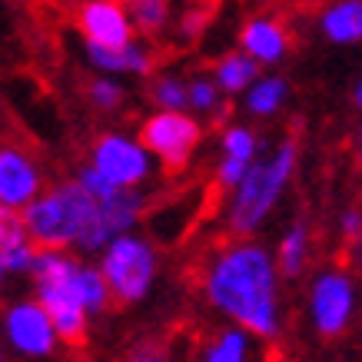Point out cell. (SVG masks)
<instances>
[{
	"instance_id": "25",
	"label": "cell",
	"mask_w": 362,
	"mask_h": 362,
	"mask_svg": "<svg viewBox=\"0 0 362 362\" xmlns=\"http://www.w3.org/2000/svg\"><path fill=\"white\" fill-rule=\"evenodd\" d=\"M87 97L90 103L97 107V110L103 113H113V110H120L123 107V100H127V90H123V83L117 77H97V80H90V87H87Z\"/></svg>"
},
{
	"instance_id": "16",
	"label": "cell",
	"mask_w": 362,
	"mask_h": 362,
	"mask_svg": "<svg viewBox=\"0 0 362 362\" xmlns=\"http://www.w3.org/2000/svg\"><path fill=\"white\" fill-rule=\"evenodd\" d=\"M319 33L336 47L362 40V0H322L319 4Z\"/></svg>"
},
{
	"instance_id": "14",
	"label": "cell",
	"mask_w": 362,
	"mask_h": 362,
	"mask_svg": "<svg viewBox=\"0 0 362 362\" xmlns=\"http://www.w3.org/2000/svg\"><path fill=\"white\" fill-rule=\"evenodd\" d=\"M240 50L256 66H279L293 50V33L283 17L256 13L240 27Z\"/></svg>"
},
{
	"instance_id": "26",
	"label": "cell",
	"mask_w": 362,
	"mask_h": 362,
	"mask_svg": "<svg viewBox=\"0 0 362 362\" xmlns=\"http://www.w3.org/2000/svg\"><path fill=\"white\" fill-rule=\"evenodd\" d=\"M123 362H180V356L163 339H143L123 356Z\"/></svg>"
},
{
	"instance_id": "1",
	"label": "cell",
	"mask_w": 362,
	"mask_h": 362,
	"mask_svg": "<svg viewBox=\"0 0 362 362\" xmlns=\"http://www.w3.org/2000/svg\"><path fill=\"white\" fill-rule=\"evenodd\" d=\"M199 293L226 322L266 342L283 336V276L273 250L252 236L216 243L199 263Z\"/></svg>"
},
{
	"instance_id": "10",
	"label": "cell",
	"mask_w": 362,
	"mask_h": 362,
	"mask_svg": "<svg viewBox=\"0 0 362 362\" xmlns=\"http://www.w3.org/2000/svg\"><path fill=\"white\" fill-rule=\"evenodd\" d=\"M146 209H150V197L143 189H117L110 199L97 203L93 223L87 226V233L77 240L74 250L87 252V256L90 252H100L113 236L136 230V223L146 216Z\"/></svg>"
},
{
	"instance_id": "18",
	"label": "cell",
	"mask_w": 362,
	"mask_h": 362,
	"mask_svg": "<svg viewBox=\"0 0 362 362\" xmlns=\"http://www.w3.org/2000/svg\"><path fill=\"white\" fill-rule=\"evenodd\" d=\"M243 97H246L243 100V107H246L250 117L269 120V117H276V113L289 103V83H286L283 77H276V74H269V77L259 74L250 87L243 90Z\"/></svg>"
},
{
	"instance_id": "28",
	"label": "cell",
	"mask_w": 362,
	"mask_h": 362,
	"mask_svg": "<svg viewBox=\"0 0 362 362\" xmlns=\"http://www.w3.org/2000/svg\"><path fill=\"white\" fill-rule=\"evenodd\" d=\"M74 180H77L80 187L87 189V193H90V197H93V199H97V203H103V199H110L113 193L120 189V187H113L110 180H103V176H100V173H97V170H93V166H90V163H83V166H80V170H77V176H74Z\"/></svg>"
},
{
	"instance_id": "31",
	"label": "cell",
	"mask_w": 362,
	"mask_h": 362,
	"mask_svg": "<svg viewBox=\"0 0 362 362\" xmlns=\"http://www.w3.org/2000/svg\"><path fill=\"white\" fill-rule=\"evenodd\" d=\"M359 230H362V213H359V209H356V206L342 209V216H339L342 240H346V243H356V240H359Z\"/></svg>"
},
{
	"instance_id": "12",
	"label": "cell",
	"mask_w": 362,
	"mask_h": 362,
	"mask_svg": "<svg viewBox=\"0 0 362 362\" xmlns=\"http://www.w3.org/2000/svg\"><path fill=\"white\" fill-rule=\"evenodd\" d=\"M77 30L83 37V47H107V50H117L136 37L120 0H80Z\"/></svg>"
},
{
	"instance_id": "20",
	"label": "cell",
	"mask_w": 362,
	"mask_h": 362,
	"mask_svg": "<svg viewBox=\"0 0 362 362\" xmlns=\"http://www.w3.org/2000/svg\"><path fill=\"white\" fill-rule=\"evenodd\" d=\"M256 77H259V66L252 64L243 50L223 54L220 60L213 64V74H209V80L220 87L223 97H236V93H243Z\"/></svg>"
},
{
	"instance_id": "22",
	"label": "cell",
	"mask_w": 362,
	"mask_h": 362,
	"mask_svg": "<svg viewBox=\"0 0 362 362\" xmlns=\"http://www.w3.org/2000/svg\"><path fill=\"white\" fill-rule=\"evenodd\" d=\"M74 289L80 296V306L87 309V316H100L110 309V289H107V279L100 276V269L93 263H83L80 259L77 276H74Z\"/></svg>"
},
{
	"instance_id": "32",
	"label": "cell",
	"mask_w": 362,
	"mask_h": 362,
	"mask_svg": "<svg viewBox=\"0 0 362 362\" xmlns=\"http://www.w3.org/2000/svg\"><path fill=\"white\" fill-rule=\"evenodd\" d=\"M286 4H293V7H299V11H306V7H319L322 0H286Z\"/></svg>"
},
{
	"instance_id": "19",
	"label": "cell",
	"mask_w": 362,
	"mask_h": 362,
	"mask_svg": "<svg viewBox=\"0 0 362 362\" xmlns=\"http://www.w3.org/2000/svg\"><path fill=\"white\" fill-rule=\"evenodd\" d=\"M127 17H130L133 33L143 40L163 37L173 27V0H120Z\"/></svg>"
},
{
	"instance_id": "4",
	"label": "cell",
	"mask_w": 362,
	"mask_h": 362,
	"mask_svg": "<svg viewBox=\"0 0 362 362\" xmlns=\"http://www.w3.org/2000/svg\"><path fill=\"white\" fill-rule=\"evenodd\" d=\"M80 259L70 250H37L30 266L33 286H37V303L44 306L57 329V339L66 346H83L90 336V316L80 306V296L74 289Z\"/></svg>"
},
{
	"instance_id": "23",
	"label": "cell",
	"mask_w": 362,
	"mask_h": 362,
	"mask_svg": "<svg viewBox=\"0 0 362 362\" xmlns=\"http://www.w3.org/2000/svg\"><path fill=\"white\" fill-rule=\"evenodd\" d=\"M259 136L252 127L246 123H226L223 127V136H220V150L226 160H236V163H246L250 166L256 156H259Z\"/></svg>"
},
{
	"instance_id": "2",
	"label": "cell",
	"mask_w": 362,
	"mask_h": 362,
	"mask_svg": "<svg viewBox=\"0 0 362 362\" xmlns=\"http://www.w3.org/2000/svg\"><path fill=\"white\" fill-rule=\"evenodd\" d=\"M299 166V143L293 136L279 140L266 156H256L240 183L230 189L223 223L230 236H256L279 206Z\"/></svg>"
},
{
	"instance_id": "29",
	"label": "cell",
	"mask_w": 362,
	"mask_h": 362,
	"mask_svg": "<svg viewBox=\"0 0 362 362\" xmlns=\"http://www.w3.org/2000/svg\"><path fill=\"white\" fill-rule=\"evenodd\" d=\"M17 240H27L21 213H17V209L0 206V250H4V246H11V243H17Z\"/></svg>"
},
{
	"instance_id": "30",
	"label": "cell",
	"mask_w": 362,
	"mask_h": 362,
	"mask_svg": "<svg viewBox=\"0 0 362 362\" xmlns=\"http://www.w3.org/2000/svg\"><path fill=\"white\" fill-rule=\"evenodd\" d=\"M209 23V11H203V7H193V11H187L183 17H180V23H176V33L183 37V40H197L199 33L206 30Z\"/></svg>"
},
{
	"instance_id": "35",
	"label": "cell",
	"mask_w": 362,
	"mask_h": 362,
	"mask_svg": "<svg viewBox=\"0 0 362 362\" xmlns=\"http://www.w3.org/2000/svg\"><path fill=\"white\" fill-rule=\"evenodd\" d=\"M0 362H7V356H4V342H0Z\"/></svg>"
},
{
	"instance_id": "24",
	"label": "cell",
	"mask_w": 362,
	"mask_h": 362,
	"mask_svg": "<svg viewBox=\"0 0 362 362\" xmlns=\"http://www.w3.org/2000/svg\"><path fill=\"white\" fill-rule=\"evenodd\" d=\"M150 97H153L156 110H187V80L173 74V70H163L153 80Z\"/></svg>"
},
{
	"instance_id": "27",
	"label": "cell",
	"mask_w": 362,
	"mask_h": 362,
	"mask_svg": "<svg viewBox=\"0 0 362 362\" xmlns=\"http://www.w3.org/2000/svg\"><path fill=\"white\" fill-rule=\"evenodd\" d=\"M33 256H37V246L30 240H17L11 246L0 250V263H4V273H30Z\"/></svg>"
},
{
	"instance_id": "8",
	"label": "cell",
	"mask_w": 362,
	"mask_h": 362,
	"mask_svg": "<svg viewBox=\"0 0 362 362\" xmlns=\"http://www.w3.org/2000/svg\"><path fill=\"white\" fill-rule=\"evenodd\" d=\"M87 163L120 189H143L153 176V156L146 153V146L120 130L100 133L90 146Z\"/></svg>"
},
{
	"instance_id": "7",
	"label": "cell",
	"mask_w": 362,
	"mask_h": 362,
	"mask_svg": "<svg viewBox=\"0 0 362 362\" xmlns=\"http://www.w3.org/2000/svg\"><path fill=\"white\" fill-rule=\"evenodd\" d=\"M309 322L322 339H342L356 319V279L346 266H322L309 283Z\"/></svg>"
},
{
	"instance_id": "9",
	"label": "cell",
	"mask_w": 362,
	"mask_h": 362,
	"mask_svg": "<svg viewBox=\"0 0 362 362\" xmlns=\"http://www.w3.org/2000/svg\"><path fill=\"white\" fill-rule=\"evenodd\" d=\"M0 342H7V349H13L23 359H47L60 346L54 322H50V316L37 299H17V303L4 309Z\"/></svg>"
},
{
	"instance_id": "36",
	"label": "cell",
	"mask_w": 362,
	"mask_h": 362,
	"mask_svg": "<svg viewBox=\"0 0 362 362\" xmlns=\"http://www.w3.org/2000/svg\"><path fill=\"white\" fill-rule=\"evenodd\" d=\"M4 276H7V273H4V263H0V286H4Z\"/></svg>"
},
{
	"instance_id": "33",
	"label": "cell",
	"mask_w": 362,
	"mask_h": 362,
	"mask_svg": "<svg viewBox=\"0 0 362 362\" xmlns=\"http://www.w3.org/2000/svg\"><path fill=\"white\" fill-rule=\"evenodd\" d=\"M352 100H356V107H359V100H362V83H356V90H352Z\"/></svg>"
},
{
	"instance_id": "3",
	"label": "cell",
	"mask_w": 362,
	"mask_h": 362,
	"mask_svg": "<svg viewBox=\"0 0 362 362\" xmlns=\"http://www.w3.org/2000/svg\"><path fill=\"white\" fill-rule=\"evenodd\" d=\"M97 213V199L77 180L44 187L21 209L23 233L37 250H74Z\"/></svg>"
},
{
	"instance_id": "34",
	"label": "cell",
	"mask_w": 362,
	"mask_h": 362,
	"mask_svg": "<svg viewBox=\"0 0 362 362\" xmlns=\"http://www.w3.org/2000/svg\"><path fill=\"white\" fill-rule=\"evenodd\" d=\"M54 4H60V7H77L80 0H54Z\"/></svg>"
},
{
	"instance_id": "6",
	"label": "cell",
	"mask_w": 362,
	"mask_h": 362,
	"mask_svg": "<svg viewBox=\"0 0 362 362\" xmlns=\"http://www.w3.org/2000/svg\"><path fill=\"white\" fill-rule=\"evenodd\" d=\"M203 120L187 110H156L140 123L136 140L146 146V153L153 156L170 173H180L193 163L199 143H203Z\"/></svg>"
},
{
	"instance_id": "5",
	"label": "cell",
	"mask_w": 362,
	"mask_h": 362,
	"mask_svg": "<svg viewBox=\"0 0 362 362\" xmlns=\"http://www.w3.org/2000/svg\"><path fill=\"white\" fill-rule=\"evenodd\" d=\"M97 269L107 279L113 303L133 306L150 296L156 273H160V252H156L153 240H146L143 233H120L100 250Z\"/></svg>"
},
{
	"instance_id": "15",
	"label": "cell",
	"mask_w": 362,
	"mask_h": 362,
	"mask_svg": "<svg viewBox=\"0 0 362 362\" xmlns=\"http://www.w3.org/2000/svg\"><path fill=\"white\" fill-rule=\"evenodd\" d=\"M87 60L93 70L107 74V77H117V74H127V77H150L156 70V50H153V44L143 40V37H133L130 44L117 47V50L87 47Z\"/></svg>"
},
{
	"instance_id": "11",
	"label": "cell",
	"mask_w": 362,
	"mask_h": 362,
	"mask_svg": "<svg viewBox=\"0 0 362 362\" xmlns=\"http://www.w3.org/2000/svg\"><path fill=\"white\" fill-rule=\"evenodd\" d=\"M189 362H276L273 342L252 336L243 326H216L193 346Z\"/></svg>"
},
{
	"instance_id": "17",
	"label": "cell",
	"mask_w": 362,
	"mask_h": 362,
	"mask_svg": "<svg viewBox=\"0 0 362 362\" xmlns=\"http://www.w3.org/2000/svg\"><path fill=\"white\" fill-rule=\"evenodd\" d=\"M276 269L283 279H299L313 259V226L306 220H293L276 246Z\"/></svg>"
},
{
	"instance_id": "13",
	"label": "cell",
	"mask_w": 362,
	"mask_h": 362,
	"mask_svg": "<svg viewBox=\"0 0 362 362\" xmlns=\"http://www.w3.org/2000/svg\"><path fill=\"white\" fill-rule=\"evenodd\" d=\"M44 189V173L37 156L17 143H0V206L21 213Z\"/></svg>"
},
{
	"instance_id": "21",
	"label": "cell",
	"mask_w": 362,
	"mask_h": 362,
	"mask_svg": "<svg viewBox=\"0 0 362 362\" xmlns=\"http://www.w3.org/2000/svg\"><path fill=\"white\" fill-rule=\"evenodd\" d=\"M187 113L193 117H209L213 123L226 120V100H223L220 87L209 80V74H197L193 80H187Z\"/></svg>"
}]
</instances>
